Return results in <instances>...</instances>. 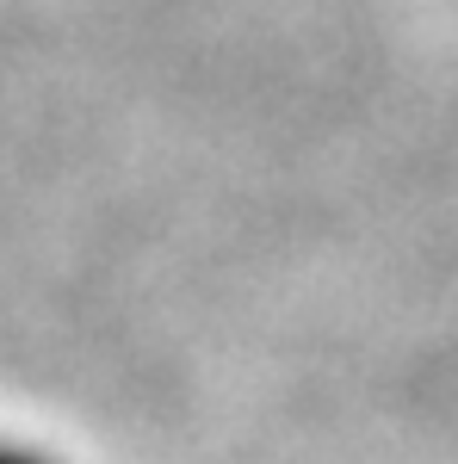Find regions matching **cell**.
Segmentation results:
<instances>
[{"mask_svg":"<svg viewBox=\"0 0 458 464\" xmlns=\"http://www.w3.org/2000/svg\"><path fill=\"white\" fill-rule=\"evenodd\" d=\"M0 464H50L44 452H32V446H13V440H0Z\"/></svg>","mask_w":458,"mask_h":464,"instance_id":"1","label":"cell"}]
</instances>
